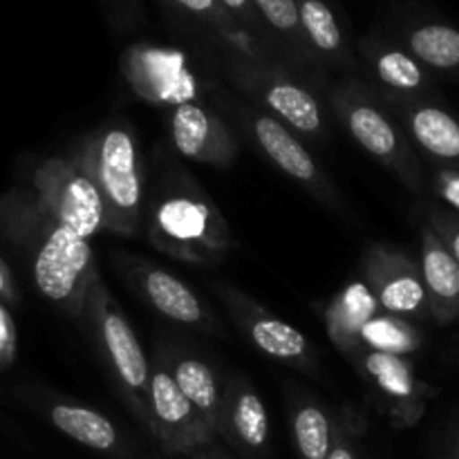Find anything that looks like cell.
Returning a JSON list of instances; mask_svg holds the SVG:
<instances>
[{"instance_id":"obj_1","label":"cell","mask_w":459,"mask_h":459,"mask_svg":"<svg viewBox=\"0 0 459 459\" xmlns=\"http://www.w3.org/2000/svg\"><path fill=\"white\" fill-rule=\"evenodd\" d=\"M4 227L16 229V236L34 242L31 273L40 294L54 305H61L70 314H81L88 303V294L99 273L90 240L72 229L49 218L34 200L0 209Z\"/></svg>"},{"instance_id":"obj_2","label":"cell","mask_w":459,"mask_h":459,"mask_svg":"<svg viewBox=\"0 0 459 459\" xmlns=\"http://www.w3.org/2000/svg\"><path fill=\"white\" fill-rule=\"evenodd\" d=\"M76 164L92 178L106 213V231L133 236L142 220L143 182L139 152L126 128H108L85 142Z\"/></svg>"},{"instance_id":"obj_3","label":"cell","mask_w":459,"mask_h":459,"mask_svg":"<svg viewBox=\"0 0 459 459\" xmlns=\"http://www.w3.org/2000/svg\"><path fill=\"white\" fill-rule=\"evenodd\" d=\"M148 238L157 249L184 263L211 264L227 254L231 236L204 197L178 193L152 209Z\"/></svg>"},{"instance_id":"obj_4","label":"cell","mask_w":459,"mask_h":459,"mask_svg":"<svg viewBox=\"0 0 459 459\" xmlns=\"http://www.w3.org/2000/svg\"><path fill=\"white\" fill-rule=\"evenodd\" d=\"M34 202L63 227L90 240L106 229L97 184L74 160H48L34 173Z\"/></svg>"},{"instance_id":"obj_5","label":"cell","mask_w":459,"mask_h":459,"mask_svg":"<svg viewBox=\"0 0 459 459\" xmlns=\"http://www.w3.org/2000/svg\"><path fill=\"white\" fill-rule=\"evenodd\" d=\"M148 429L169 455H191L209 446L218 435L164 368H157L151 377Z\"/></svg>"},{"instance_id":"obj_6","label":"cell","mask_w":459,"mask_h":459,"mask_svg":"<svg viewBox=\"0 0 459 459\" xmlns=\"http://www.w3.org/2000/svg\"><path fill=\"white\" fill-rule=\"evenodd\" d=\"M85 309L97 325L99 336L106 345V352L115 366L117 375H119L121 384L139 399L142 417L148 424V397H151L152 372L148 370V361L143 357V350L134 336L133 327L128 325L121 309L117 307L115 299L99 278L92 282Z\"/></svg>"},{"instance_id":"obj_7","label":"cell","mask_w":459,"mask_h":459,"mask_svg":"<svg viewBox=\"0 0 459 459\" xmlns=\"http://www.w3.org/2000/svg\"><path fill=\"white\" fill-rule=\"evenodd\" d=\"M124 76L139 97L152 103L182 106L200 92V83L179 49L139 43L126 49L121 58Z\"/></svg>"},{"instance_id":"obj_8","label":"cell","mask_w":459,"mask_h":459,"mask_svg":"<svg viewBox=\"0 0 459 459\" xmlns=\"http://www.w3.org/2000/svg\"><path fill=\"white\" fill-rule=\"evenodd\" d=\"M366 278L381 307L394 316H417L429 312L421 267L399 251L377 247L368 254Z\"/></svg>"},{"instance_id":"obj_9","label":"cell","mask_w":459,"mask_h":459,"mask_svg":"<svg viewBox=\"0 0 459 459\" xmlns=\"http://www.w3.org/2000/svg\"><path fill=\"white\" fill-rule=\"evenodd\" d=\"M170 137L184 157L204 164L227 166L236 151L222 119L195 101L175 108L170 117Z\"/></svg>"},{"instance_id":"obj_10","label":"cell","mask_w":459,"mask_h":459,"mask_svg":"<svg viewBox=\"0 0 459 459\" xmlns=\"http://www.w3.org/2000/svg\"><path fill=\"white\" fill-rule=\"evenodd\" d=\"M368 377L381 394L388 399V408L397 421L412 426L421 420L429 402V390L417 381L411 361L399 354L368 352L363 359Z\"/></svg>"},{"instance_id":"obj_11","label":"cell","mask_w":459,"mask_h":459,"mask_svg":"<svg viewBox=\"0 0 459 459\" xmlns=\"http://www.w3.org/2000/svg\"><path fill=\"white\" fill-rule=\"evenodd\" d=\"M421 278L430 316L446 325L459 318V263L430 227L421 231Z\"/></svg>"},{"instance_id":"obj_12","label":"cell","mask_w":459,"mask_h":459,"mask_svg":"<svg viewBox=\"0 0 459 459\" xmlns=\"http://www.w3.org/2000/svg\"><path fill=\"white\" fill-rule=\"evenodd\" d=\"M379 300L368 282H350L345 290H341L325 309V325L336 348L345 354L359 352L363 348V327L379 314Z\"/></svg>"},{"instance_id":"obj_13","label":"cell","mask_w":459,"mask_h":459,"mask_svg":"<svg viewBox=\"0 0 459 459\" xmlns=\"http://www.w3.org/2000/svg\"><path fill=\"white\" fill-rule=\"evenodd\" d=\"M254 74L260 97L282 121L303 133H316L321 128V110L307 90L281 76H269L263 70H255Z\"/></svg>"},{"instance_id":"obj_14","label":"cell","mask_w":459,"mask_h":459,"mask_svg":"<svg viewBox=\"0 0 459 459\" xmlns=\"http://www.w3.org/2000/svg\"><path fill=\"white\" fill-rule=\"evenodd\" d=\"M403 43L424 67L459 74V27L439 21L415 22L403 34Z\"/></svg>"},{"instance_id":"obj_15","label":"cell","mask_w":459,"mask_h":459,"mask_svg":"<svg viewBox=\"0 0 459 459\" xmlns=\"http://www.w3.org/2000/svg\"><path fill=\"white\" fill-rule=\"evenodd\" d=\"M254 133L260 148L273 160V164L287 175L305 184L318 182V169L303 143L273 117H255Z\"/></svg>"},{"instance_id":"obj_16","label":"cell","mask_w":459,"mask_h":459,"mask_svg":"<svg viewBox=\"0 0 459 459\" xmlns=\"http://www.w3.org/2000/svg\"><path fill=\"white\" fill-rule=\"evenodd\" d=\"M296 3H299L300 25H303L309 48L334 65H350L352 54H350L343 27L330 0H296Z\"/></svg>"},{"instance_id":"obj_17","label":"cell","mask_w":459,"mask_h":459,"mask_svg":"<svg viewBox=\"0 0 459 459\" xmlns=\"http://www.w3.org/2000/svg\"><path fill=\"white\" fill-rule=\"evenodd\" d=\"M161 3H166L170 9L184 13V16L193 18L200 25H204L215 39L222 40L227 48H231V52L255 58V61L263 58L258 40L238 25L236 18L222 7L220 0H161Z\"/></svg>"},{"instance_id":"obj_18","label":"cell","mask_w":459,"mask_h":459,"mask_svg":"<svg viewBox=\"0 0 459 459\" xmlns=\"http://www.w3.org/2000/svg\"><path fill=\"white\" fill-rule=\"evenodd\" d=\"M142 287L152 307L160 309L164 316L173 318L182 325L202 327L206 323V314L200 299L170 273L161 272V269H146L142 278Z\"/></svg>"},{"instance_id":"obj_19","label":"cell","mask_w":459,"mask_h":459,"mask_svg":"<svg viewBox=\"0 0 459 459\" xmlns=\"http://www.w3.org/2000/svg\"><path fill=\"white\" fill-rule=\"evenodd\" d=\"M54 429L74 442L99 453H112L119 448V435L112 421L99 412L72 403H56L49 411Z\"/></svg>"},{"instance_id":"obj_20","label":"cell","mask_w":459,"mask_h":459,"mask_svg":"<svg viewBox=\"0 0 459 459\" xmlns=\"http://www.w3.org/2000/svg\"><path fill=\"white\" fill-rule=\"evenodd\" d=\"M411 130L429 155L459 169V121L437 106H421L411 112Z\"/></svg>"},{"instance_id":"obj_21","label":"cell","mask_w":459,"mask_h":459,"mask_svg":"<svg viewBox=\"0 0 459 459\" xmlns=\"http://www.w3.org/2000/svg\"><path fill=\"white\" fill-rule=\"evenodd\" d=\"M224 437L240 444L247 453H263L269 442V417L263 399L251 388L233 397L224 411Z\"/></svg>"},{"instance_id":"obj_22","label":"cell","mask_w":459,"mask_h":459,"mask_svg":"<svg viewBox=\"0 0 459 459\" xmlns=\"http://www.w3.org/2000/svg\"><path fill=\"white\" fill-rule=\"evenodd\" d=\"M173 379L178 381L179 390L184 397L202 412L211 429L218 435L224 433V402L218 390V381L211 372L209 366H204L197 359H182L175 366Z\"/></svg>"},{"instance_id":"obj_23","label":"cell","mask_w":459,"mask_h":459,"mask_svg":"<svg viewBox=\"0 0 459 459\" xmlns=\"http://www.w3.org/2000/svg\"><path fill=\"white\" fill-rule=\"evenodd\" d=\"M345 124H348V130L352 133V137L370 155L379 157L384 161H393V164L397 161L399 152L406 155V148H403L394 126L375 106L352 103L345 110Z\"/></svg>"},{"instance_id":"obj_24","label":"cell","mask_w":459,"mask_h":459,"mask_svg":"<svg viewBox=\"0 0 459 459\" xmlns=\"http://www.w3.org/2000/svg\"><path fill=\"white\" fill-rule=\"evenodd\" d=\"M366 56L381 83L388 85L390 90H397L402 94H420L429 88L424 65L408 49L368 43Z\"/></svg>"},{"instance_id":"obj_25","label":"cell","mask_w":459,"mask_h":459,"mask_svg":"<svg viewBox=\"0 0 459 459\" xmlns=\"http://www.w3.org/2000/svg\"><path fill=\"white\" fill-rule=\"evenodd\" d=\"M361 345L370 352L408 357L421 348V334L408 318L394 314H377L361 332Z\"/></svg>"},{"instance_id":"obj_26","label":"cell","mask_w":459,"mask_h":459,"mask_svg":"<svg viewBox=\"0 0 459 459\" xmlns=\"http://www.w3.org/2000/svg\"><path fill=\"white\" fill-rule=\"evenodd\" d=\"M249 336L264 354L281 361L303 363L309 357V343L299 330L273 316L251 318Z\"/></svg>"},{"instance_id":"obj_27","label":"cell","mask_w":459,"mask_h":459,"mask_svg":"<svg viewBox=\"0 0 459 459\" xmlns=\"http://www.w3.org/2000/svg\"><path fill=\"white\" fill-rule=\"evenodd\" d=\"M254 4L272 34L285 40L290 48L299 49V54H303V56H309L312 48H309L307 39L303 34L296 0H254Z\"/></svg>"},{"instance_id":"obj_28","label":"cell","mask_w":459,"mask_h":459,"mask_svg":"<svg viewBox=\"0 0 459 459\" xmlns=\"http://www.w3.org/2000/svg\"><path fill=\"white\" fill-rule=\"evenodd\" d=\"M294 439L300 459H327L332 451V426L316 406H303L296 412Z\"/></svg>"},{"instance_id":"obj_29","label":"cell","mask_w":459,"mask_h":459,"mask_svg":"<svg viewBox=\"0 0 459 459\" xmlns=\"http://www.w3.org/2000/svg\"><path fill=\"white\" fill-rule=\"evenodd\" d=\"M220 3H222V7L227 9L233 18H236L238 25H240L245 31H249L258 43H263L264 39L272 36L269 27L264 25V21L260 18L254 0H220Z\"/></svg>"},{"instance_id":"obj_30","label":"cell","mask_w":459,"mask_h":459,"mask_svg":"<svg viewBox=\"0 0 459 459\" xmlns=\"http://www.w3.org/2000/svg\"><path fill=\"white\" fill-rule=\"evenodd\" d=\"M429 220H430L429 227L437 233L439 240L446 245V249L451 251L453 258L459 263V213L433 209L430 211Z\"/></svg>"},{"instance_id":"obj_31","label":"cell","mask_w":459,"mask_h":459,"mask_svg":"<svg viewBox=\"0 0 459 459\" xmlns=\"http://www.w3.org/2000/svg\"><path fill=\"white\" fill-rule=\"evenodd\" d=\"M13 357H16V327L4 305H0V370L12 366Z\"/></svg>"},{"instance_id":"obj_32","label":"cell","mask_w":459,"mask_h":459,"mask_svg":"<svg viewBox=\"0 0 459 459\" xmlns=\"http://www.w3.org/2000/svg\"><path fill=\"white\" fill-rule=\"evenodd\" d=\"M435 191L459 213V169H444L435 178Z\"/></svg>"},{"instance_id":"obj_33","label":"cell","mask_w":459,"mask_h":459,"mask_svg":"<svg viewBox=\"0 0 459 459\" xmlns=\"http://www.w3.org/2000/svg\"><path fill=\"white\" fill-rule=\"evenodd\" d=\"M327 459H359L357 451H354V446H352V442H350L348 433L336 435L334 444H332L330 457H327Z\"/></svg>"},{"instance_id":"obj_34","label":"cell","mask_w":459,"mask_h":459,"mask_svg":"<svg viewBox=\"0 0 459 459\" xmlns=\"http://www.w3.org/2000/svg\"><path fill=\"white\" fill-rule=\"evenodd\" d=\"M16 290H13V281L12 273H9L7 264L0 260V300L3 303H16Z\"/></svg>"},{"instance_id":"obj_35","label":"cell","mask_w":459,"mask_h":459,"mask_svg":"<svg viewBox=\"0 0 459 459\" xmlns=\"http://www.w3.org/2000/svg\"><path fill=\"white\" fill-rule=\"evenodd\" d=\"M103 3H106L112 12L119 13L121 18L133 16V13H137L139 9V0H103Z\"/></svg>"},{"instance_id":"obj_36","label":"cell","mask_w":459,"mask_h":459,"mask_svg":"<svg viewBox=\"0 0 459 459\" xmlns=\"http://www.w3.org/2000/svg\"><path fill=\"white\" fill-rule=\"evenodd\" d=\"M455 459H459V444H457V448H455Z\"/></svg>"}]
</instances>
